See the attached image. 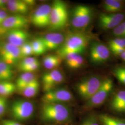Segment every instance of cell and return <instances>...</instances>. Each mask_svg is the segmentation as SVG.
I'll list each match as a JSON object with an SVG mask.
<instances>
[{
	"mask_svg": "<svg viewBox=\"0 0 125 125\" xmlns=\"http://www.w3.org/2000/svg\"><path fill=\"white\" fill-rule=\"evenodd\" d=\"M13 76L12 66L0 61V82L9 81Z\"/></svg>",
	"mask_w": 125,
	"mask_h": 125,
	"instance_id": "cb8c5ba5",
	"label": "cell"
},
{
	"mask_svg": "<svg viewBox=\"0 0 125 125\" xmlns=\"http://www.w3.org/2000/svg\"><path fill=\"white\" fill-rule=\"evenodd\" d=\"M8 0H0V9L5 11L7 9V6Z\"/></svg>",
	"mask_w": 125,
	"mask_h": 125,
	"instance_id": "f35d334b",
	"label": "cell"
},
{
	"mask_svg": "<svg viewBox=\"0 0 125 125\" xmlns=\"http://www.w3.org/2000/svg\"><path fill=\"white\" fill-rule=\"evenodd\" d=\"M29 24V21L24 15L13 14L8 16L0 26V35H5L9 31L25 29Z\"/></svg>",
	"mask_w": 125,
	"mask_h": 125,
	"instance_id": "ba28073f",
	"label": "cell"
},
{
	"mask_svg": "<svg viewBox=\"0 0 125 125\" xmlns=\"http://www.w3.org/2000/svg\"><path fill=\"white\" fill-rule=\"evenodd\" d=\"M109 50L116 48H125V39L117 38L110 40L109 42Z\"/></svg>",
	"mask_w": 125,
	"mask_h": 125,
	"instance_id": "f546056e",
	"label": "cell"
},
{
	"mask_svg": "<svg viewBox=\"0 0 125 125\" xmlns=\"http://www.w3.org/2000/svg\"><path fill=\"white\" fill-rule=\"evenodd\" d=\"M43 88L45 92L56 88L64 80L62 73L58 70H50L46 72L42 76Z\"/></svg>",
	"mask_w": 125,
	"mask_h": 125,
	"instance_id": "5bb4252c",
	"label": "cell"
},
{
	"mask_svg": "<svg viewBox=\"0 0 125 125\" xmlns=\"http://www.w3.org/2000/svg\"><path fill=\"white\" fill-rule=\"evenodd\" d=\"M113 73L117 80L125 85V66H118L113 70Z\"/></svg>",
	"mask_w": 125,
	"mask_h": 125,
	"instance_id": "f1b7e54d",
	"label": "cell"
},
{
	"mask_svg": "<svg viewBox=\"0 0 125 125\" xmlns=\"http://www.w3.org/2000/svg\"><path fill=\"white\" fill-rule=\"evenodd\" d=\"M103 7L107 12L116 13L123 9L124 3L119 0H106L103 2Z\"/></svg>",
	"mask_w": 125,
	"mask_h": 125,
	"instance_id": "7402d4cb",
	"label": "cell"
},
{
	"mask_svg": "<svg viewBox=\"0 0 125 125\" xmlns=\"http://www.w3.org/2000/svg\"><path fill=\"white\" fill-rule=\"evenodd\" d=\"M89 38L85 33L75 32L69 33L61 46L57 50V54L63 59L68 54H81L85 51L89 43Z\"/></svg>",
	"mask_w": 125,
	"mask_h": 125,
	"instance_id": "6da1fadb",
	"label": "cell"
},
{
	"mask_svg": "<svg viewBox=\"0 0 125 125\" xmlns=\"http://www.w3.org/2000/svg\"><path fill=\"white\" fill-rule=\"evenodd\" d=\"M47 51L58 49L62 45L65 37L59 32H52L41 37Z\"/></svg>",
	"mask_w": 125,
	"mask_h": 125,
	"instance_id": "2e32d148",
	"label": "cell"
},
{
	"mask_svg": "<svg viewBox=\"0 0 125 125\" xmlns=\"http://www.w3.org/2000/svg\"><path fill=\"white\" fill-rule=\"evenodd\" d=\"M21 59L31 57L33 55V51L30 42H27L20 47Z\"/></svg>",
	"mask_w": 125,
	"mask_h": 125,
	"instance_id": "83f0119b",
	"label": "cell"
},
{
	"mask_svg": "<svg viewBox=\"0 0 125 125\" xmlns=\"http://www.w3.org/2000/svg\"><path fill=\"white\" fill-rule=\"evenodd\" d=\"M38 61L39 60L37 58L31 56L22 58L19 64V69L21 71L23 69L29 66V65H31V64L34 62Z\"/></svg>",
	"mask_w": 125,
	"mask_h": 125,
	"instance_id": "1f68e13d",
	"label": "cell"
},
{
	"mask_svg": "<svg viewBox=\"0 0 125 125\" xmlns=\"http://www.w3.org/2000/svg\"><path fill=\"white\" fill-rule=\"evenodd\" d=\"M51 6L43 4L39 7L31 16V21L35 27L38 28L49 27Z\"/></svg>",
	"mask_w": 125,
	"mask_h": 125,
	"instance_id": "7c38bea8",
	"label": "cell"
},
{
	"mask_svg": "<svg viewBox=\"0 0 125 125\" xmlns=\"http://www.w3.org/2000/svg\"><path fill=\"white\" fill-rule=\"evenodd\" d=\"M93 16L92 9L88 6L77 5L72 12L71 24L77 30L85 29L89 25Z\"/></svg>",
	"mask_w": 125,
	"mask_h": 125,
	"instance_id": "5b68a950",
	"label": "cell"
},
{
	"mask_svg": "<svg viewBox=\"0 0 125 125\" xmlns=\"http://www.w3.org/2000/svg\"><path fill=\"white\" fill-rule=\"evenodd\" d=\"M125 48H116L111 50L110 51H111L112 53L115 55L120 56L125 51Z\"/></svg>",
	"mask_w": 125,
	"mask_h": 125,
	"instance_id": "74e56055",
	"label": "cell"
},
{
	"mask_svg": "<svg viewBox=\"0 0 125 125\" xmlns=\"http://www.w3.org/2000/svg\"><path fill=\"white\" fill-rule=\"evenodd\" d=\"M110 106L114 112L125 113V90H120L113 95Z\"/></svg>",
	"mask_w": 125,
	"mask_h": 125,
	"instance_id": "e0dca14e",
	"label": "cell"
},
{
	"mask_svg": "<svg viewBox=\"0 0 125 125\" xmlns=\"http://www.w3.org/2000/svg\"><path fill=\"white\" fill-rule=\"evenodd\" d=\"M30 42L33 51V55L40 56L45 53L47 51L41 38H36Z\"/></svg>",
	"mask_w": 125,
	"mask_h": 125,
	"instance_id": "4316f807",
	"label": "cell"
},
{
	"mask_svg": "<svg viewBox=\"0 0 125 125\" xmlns=\"http://www.w3.org/2000/svg\"><path fill=\"white\" fill-rule=\"evenodd\" d=\"M69 14L66 3L61 0H54L51 5L49 27L52 30H61L66 26Z\"/></svg>",
	"mask_w": 125,
	"mask_h": 125,
	"instance_id": "3957f363",
	"label": "cell"
},
{
	"mask_svg": "<svg viewBox=\"0 0 125 125\" xmlns=\"http://www.w3.org/2000/svg\"><path fill=\"white\" fill-rule=\"evenodd\" d=\"M7 8L10 12L17 15H24L29 10V6L24 0H9Z\"/></svg>",
	"mask_w": 125,
	"mask_h": 125,
	"instance_id": "ac0fdd59",
	"label": "cell"
},
{
	"mask_svg": "<svg viewBox=\"0 0 125 125\" xmlns=\"http://www.w3.org/2000/svg\"><path fill=\"white\" fill-rule=\"evenodd\" d=\"M15 84L10 81L0 82V95L6 97L10 95L16 90Z\"/></svg>",
	"mask_w": 125,
	"mask_h": 125,
	"instance_id": "d4e9b609",
	"label": "cell"
},
{
	"mask_svg": "<svg viewBox=\"0 0 125 125\" xmlns=\"http://www.w3.org/2000/svg\"><path fill=\"white\" fill-rule=\"evenodd\" d=\"M8 16V14L6 11L0 9V26Z\"/></svg>",
	"mask_w": 125,
	"mask_h": 125,
	"instance_id": "d590c367",
	"label": "cell"
},
{
	"mask_svg": "<svg viewBox=\"0 0 125 125\" xmlns=\"http://www.w3.org/2000/svg\"><path fill=\"white\" fill-rule=\"evenodd\" d=\"M125 15L122 13H101L98 19V25L103 30L114 29L123 21Z\"/></svg>",
	"mask_w": 125,
	"mask_h": 125,
	"instance_id": "4fadbf2b",
	"label": "cell"
},
{
	"mask_svg": "<svg viewBox=\"0 0 125 125\" xmlns=\"http://www.w3.org/2000/svg\"></svg>",
	"mask_w": 125,
	"mask_h": 125,
	"instance_id": "7bdbcfd3",
	"label": "cell"
},
{
	"mask_svg": "<svg viewBox=\"0 0 125 125\" xmlns=\"http://www.w3.org/2000/svg\"><path fill=\"white\" fill-rule=\"evenodd\" d=\"M67 67L72 70H76L83 66L84 60L81 54L71 53L66 55L64 58Z\"/></svg>",
	"mask_w": 125,
	"mask_h": 125,
	"instance_id": "d6986e66",
	"label": "cell"
},
{
	"mask_svg": "<svg viewBox=\"0 0 125 125\" xmlns=\"http://www.w3.org/2000/svg\"><path fill=\"white\" fill-rule=\"evenodd\" d=\"M34 110L32 103L25 100H17L11 106V112L13 118L20 121H26L32 115Z\"/></svg>",
	"mask_w": 125,
	"mask_h": 125,
	"instance_id": "52a82bcc",
	"label": "cell"
},
{
	"mask_svg": "<svg viewBox=\"0 0 125 125\" xmlns=\"http://www.w3.org/2000/svg\"><path fill=\"white\" fill-rule=\"evenodd\" d=\"M98 119L103 125H125V120L106 115H100Z\"/></svg>",
	"mask_w": 125,
	"mask_h": 125,
	"instance_id": "484cf974",
	"label": "cell"
},
{
	"mask_svg": "<svg viewBox=\"0 0 125 125\" xmlns=\"http://www.w3.org/2000/svg\"><path fill=\"white\" fill-rule=\"evenodd\" d=\"M8 107V101L6 97L0 95V117L3 116Z\"/></svg>",
	"mask_w": 125,
	"mask_h": 125,
	"instance_id": "836d02e7",
	"label": "cell"
},
{
	"mask_svg": "<svg viewBox=\"0 0 125 125\" xmlns=\"http://www.w3.org/2000/svg\"><path fill=\"white\" fill-rule=\"evenodd\" d=\"M40 63L39 61L37 62H34L31 65H29V66L26 67L24 69H23L22 70H21V72H28V73H32L33 72H35L37 71L39 69L40 67Z\"/></svg>",
	"mask_w": 125,
	"mask_h": 125,
	"instance_id": "e575fe53",
	"label": "cell"
},
{
	"mask_svg": "<svg viewBox=\"0 0 125 125\" xmlns=\"http://www.w3.org/2000/svg\"><path fill=\"white\" fill-rule=\"evenodd\" d=\"M41 114L43 120L57 122L69 121L72 115L70 109L62 103H44Z\"/></svg>",
	"mask_w": 125,
	"mask_h": 125,
	"instance_id": "7a4b0ae2",
	"label": "cell"
},
{
	"mask_svg": "<svg viewBox=\"0 0 125 125\" xmlns=\"http://www.w3.org/2000/svg\"><path fill=\"white\" fill-rule=\"evenodd\" d=\"M110 56L109 48L106 45L99 42H94L90 46L89 58L94 64L106 62Z\"/></svg>",
	"mask_w": 125,
	"mask_h": 125,
	"instance_id": "9c48e42d",
	"label": "cell"
},
{
	"mask_svg": "<svg viewBox=\"0 0 125 125\" xmlns=\"http://www.w3.org/2000/svg\"><path fill=\"white\" fill-rule=\"evenodd\" d=\"M73 98L71 92L66 88H55L45 92L42 100L44 103L69 102Z\"/></svg>",
	"mask_w": 125,
	"mask_h": 125,
	"instance_id": "8fae6325",
	"label": "cell"
},
{
	"mask_svg": "<svg viewBox=\"0 0 125 125\" xmlns=\"http://www.w3.org/2000/svg\"><path fill=\"white\" fill-rule=\"evenodd\" d=\"M0 56L1 61L12 65L21 59L20 47L8 42L0 44Z\"/></svg>",
	"mask_w": 125,
	"mask_h": 125,
	"instance_id": "30bf717a",
	"label": "cell"
},
{
	"mask_svg": "<svg viewBox=\"0 0 125 125\" xmlns=\"http://www.w3.org/2000/svg\"><path fill=\"white\" fill-rule=\"evenodd\" d=\"M113 33L117 38L125 39V27L121 24L113 30Z\"/></svg>",
	"mask_w": 125,
	"mask_h": 125,
	"instance_id": "d6a6232c",
	"label": "cell"
},
{
	"mask_svg": "<svg viewBox=\"0 0 125 125\" xmlns=\"http://www.w3.org/2000/svg\"><path fill=\"white\" fill-rule=\"evenodd\" d=\"M40 86L39 82L36 78L30 84L27 85L20 92L25 97L31 98L37 94L39 90Z\"/></svg>",
	"mask_w": 125,
	"mask_h": 125,
	"instance_id": "603a6c76",
	"label": "cell"
},
{
	"mask_svg": "<svg viewBox=\"0 0 125 125\" xmlns=\"http://www.w3.org/2000/svg\"><path fill=\"white\" fill-rule=\"evenodd\" d=\"M24 1L29 6H29H33L35 4V1L33 0H24Z\"/></svg>",
	"mask_w": 125,
	"mask_h": 125,
	"instance_id": "ab89813d",
	"label": "cell"
},
{
	"mask_svg": "<svg viewBox=\"0 0 125 125\" xmlns=\"http://www.w3.org/2000/svg\"><path fill=\"white\" fill-rule=\"evenodd\" d=\"M80 125H100L98 118L94 114H90L85 117Z\"/></svg>",
	"mask_w": 125,
	"mask_h": 125,
	"instance_id": "4dcf8cb0",
	"label": "cell"
},
{
	"mask_svg": "<svg viewBox=\"0 0 125 125\" xmlns=\"http://www.w3.org/2000/svg\"><path fill=\"white\" fill-rule=\"evenodd\" d=\"M121 24L125 27V21H123Z\"/></svg>",
	"mask_w": 125,
	"mask_h": 125,
	"instance_id": "b9f144b4",
	"label": "cell"
},
{
	"mask_svg": "<svg viewBox=\"0 0 125 125\" xmlns=\"http://www.w3.org/2000/svg\"><path fill=\"white\" fill-rule=\"evenodd\" d=\"M2 125H21V124L17 121L9 120H4L2 121Z\"/></svg>",
	"mask_w": 125,
	"mask_h": 125,
	"instance_id": "8d00e7d4",
	"label": "cell"
},
{
	"mask_svg": "<svg viewBox=\"0 0 125 125\" xmlns=\"http://www.w3.org/2000/svg\"><path fill=\"white\" fill-rule=\"evenodd\" d=\"M36 78V76L33 73H23L18 77L16 82L15 85L17 89L19 92L21 91Z\"/></svg>",
	"mask_w": 125,
	"mask_h": 125,
	"instance_id": "ffe728a7",
	"label": "cell"
},
{
	"mask_svg": "<svg viewBox=\"0 0 125 125\" xmlns=\"http://www.w3.org/2000/svg\"><path fill=\"white\" fill-rule=\"evenodd\" d=\"M120 56L121 58L122 59V60H123L125 62V51H124L121 54Z\"/></svg>",
	"mask_w": 125,
	"mask_h": 125,
	"instance_id": "60d3db41",
	"label": "cell"
},
{
	"mask_svg": "<svg viewBox=\"0 0 125 125\" xmlns=\"http://www.w3.org/2000/svg\"><path fill=\"white\" fill-rule=\"evenodd\" d=\"M62 58L58 55H48L43 58V63L44 67L50 70H55L61 64Z\"/></svg>",
	"mask_w": 125,
	"mask_h": 125,
	"instance_id": "44dd1931",
	"label": "cell"
},
{
	"mask_svg": "<svg viewBox=\"0 0 125 125\" xmlns=\"http://www.w3.org/2000/svg\"><path fill=\"white\" fill-rule=\"evenodd\" d=\"M5 35L6 36L7 42L20 47L27 43L30 38V34L26 29H18L9 31Z\"/></svg>",
	"mask_w": 125,
	"mask_h": 125,
	"instance_id": "9a60e30c",
	"label": "cell"
},
{
	"mask_svg": "<svg viewBox=\"0 0 125 125\" xmlns=\"http://www.w3.org/2000/svg\"><path fill=\"white\" fill-rule=\"evenodd\" d=\"M103 81L98 76L85 77L76 84V91L82 98L87 101L98 90Z\"/></svg>",
	"mask_w": 125,
	"mask_h": 125,
	"instance_id": "277c9868",
	"label": "cell"
},
{
	"mask_svg": "<svg viewBox=\"0 0 125 125\" xmlns=\"http://www.w3.org/2000/svg\"><path fill=\"white\" fill-rule=\"evenodd\" d=\"M114 82L110 78L103 80L101 86L96 93L87 101L85 106L88 108L97 107L103 104L113 90Z\"/></svg>",
	"mask_w": 125,
	"mask_h": 125,
	"instance_id": "8992f818",
	"label": "cell"
}]
</instances>
